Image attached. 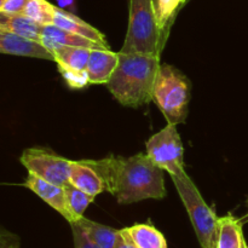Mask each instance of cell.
Listing matches in <instances>:
<instances>
[{
    "instance_id": "1",
    "label": "cell",
    "mask_w": 248,
    "mask_h": 248,
    "mask_svg": "<svg viewBox=\"0 0 248 248\" xmlns=\"http://www.w3.org/2000/svg\"><path fill=\"white\" fill-rule=\"evenodd\" d=\"M103 181L106 191L114 195L121 205L166 196L164 170L147 154L123 157L109 155L101 160H85Z\"/></svg>"
},
{
    "instance_id": "2",
    "label": "cell",
    "mask_w": 248,
    "mask_h": 248,
    "mask_svg": "<svg viewBox=\"0 0 248 248\" xmlns=\"http://www.w3.org/2000/svg\"><path fill=\"white\" fill-rule=\"evenodd\" d=\"M160 65L157 56L119 52V63L106 86L119 103L137 108L153 101Z\"/></svg>"
},
{
    "instance_id": "3",
    "label": "cell",
    "mask_w": 248,
    "mask_h": 248,
    "mask_svg": "<svg viewBox=\"0 0 248 248\" xmlns=\"http://www.w3.org/2000/svg\"><path fill=\"white\" fill-rule=\"evenodd\" d=\"M130 18L121 53L161 56L166 44L157 26L153 0H130Z\"/></svg>"
},
{
    "instance_id": "4",
    "label": "cell",
    "mask_w": 248,
    "mask_h": 248,
    "mask_svg": "<svg viewBox=\"0 0 248 248\" xmlns=\"http://www.w3.org/2000/svg\"><path fill=\"white\" fill-rule=\"evenodd\" d=\"M190 82L178 69L161 64L153 90L155 102L169 124H181L188 115Z\"/></svg>"
},
{
    "instance_id": "5",
    "label": "cell",
    "mask_w": 248,
    "mask_h": 248,
    "mask_svg": "<svg viewBox=\"0 0 248 248\" xmlns=\"http://www.w3.org/2000/svg\"><path fill=\"white\" fill-rule=\"evenodd\" d=\"M183 205L186 206L190 222L202 248H216L218 234V220L215 211L205 202L190 177L183 172L178 176H172Z\"/></svg>"
},
{
    "instance_id": "6",
    "label": "cell",
    "mask_w": 248,
    "mask_h": 248,
    "mask_svg": "<svg viewBox=\"0 0 248 248\" xmlns=\"http://www.w3.org/2000/svg\"><path fill=\"white\" fill-rule=\"evenodd\" d=\"M176 126L169 124L147 142L148 156L156 166L169 172L171 177L186 172L184 148Z\"/></svg>"
},
{
    "instance_id": "7",
    "label": "cell",
    "mask_w": 248,
    "mask_h": 248,
    "mask_svg": "<svg viewBox=\"0 0 248 248\" xmlns=\"http://www.w3.org/2000/svg\"><path fill=\"white\" fill-rule=\"evenodd\" d=\"M21 164L29 173L48 183L64 186L69 182L70 160L60 156L46 148H29L21 155Z\"/></svg>"
},
{
    "instance_id": "8",
    "label": "cell",
    "mask_w": 248,
    "mask_h": 248,
    "mask_svg": "<svg viewBox=\"0 0 248 248\" xmlns=\"http://www.w3.org/2000/svg\"><path fill=\"white\" fill-rule=\"evenodd\" d=\"M0 53L55 61L52 53L41 43L5 31H0Z\"/></svg>"
},
{
    "instance_id": "9",
    "label": "cell",
    "mask_w": 248,
    "mask_h": 248,
    "mask_svg": "<svg viewBox=\"0 0 248 248\" xmlns=\"http://www.w3.org/2000/svg\"><path fill=\"white\" fill-rule=\"evenodd\" d=\"M24 186L31 189L34 194H36L47 205H50L53 210L57 211L61 216H63L68 220V223H70L72 218H70L69 211H68L67 199H65L63 186L48 183V182L41 179L40 177L29 173V172Z\"/></svg>"
},
{
    "instance_id": "10",
    "label": "cell",
    "mask_w": 248,
    "mask_h": 248,
    "mask_svg": "<svg viewBox=\"0 0 248 248\" xmlns=\"http://www.w3.org/2000/svg\"><path fill=\"white\" fill-rule=\"evenodd\" d=\"M52 24H55V26L60 27L62 29H65L68 31L78 34L80 36H84V38L101 45L102 47L107 48V50H110L108 43H107L106 36L98 29H96L91 24L82 21L81 18L73 15L72 12L65 11V10L61 9V7L55 6V16H53Z\"/></svg>"
},
{
    "instance_id": "11",
    "label": "cell",
    "mask_w": 248,
    "mask_h": 248,
    "mask_svg": "<svg viewBox=\"0 0 248 248\" xmlns=\"http://www.w3.org/2000/svg\"><path fill=\"white\" fill-rule=\"evenodd\" d=\"M119 63V52L94 48L90 53L86 67L90 84H107Z\"/></svg>"
},
{
    "instance_id": "12",
    "label": "cell",
    "mask_w": 248,
    "mask_h": 248,
    "mask_svg": "<svg viewBox=\"0 0 248 248\" xmlns=\"http://www.w3.org/2000/svg\"><path fill=\"white\" fill-rule=\"evenodd\" d=\"M69 183L94 198L106 190L99 174L90 165H87L85 160L70 161Z\"/></svg>"
},
{
    "instance_id": "13",
    "label": "cell",
    "mask_w": 248,
    "mask_h": 248,
    "mask_svg": "<svg viewBox=\"0 0 248 248\" xmlns=\"http://www.w3.org/2000/svg\"><path fill=\"white\" fill-rule=\"evenodd\" d=\"M40 43L48 48L50 46L53 45H62V46H78V47H86L90 50H94V48H102V50H107V48L102 47L98 44L93 43V41L89 40V39L80 36L78 34L68 31L65 29L60 28V27L55 26V24H46L43 26V31H41V38Z\"/></svg>"
},
{
    "instance_id": "14",
    "label": "cell",
    "mask_w": 248,
    "mask_h": 248,
    "mask_svg": "<svg viewBox=\"0 0 248 248\" xmlns=\"http://www.w3.org/2000/svg\"><path fill=\"white\" fill-rule=\"evenodd\" d=\"M0 31L40 43L43 26L22 14H6L0 11Z\"/></svg>"
},
{
    "instance_id": "15",
    "label": "cell",
    "mask_w": 248,
    "mask_h": 248,
    "mask_svg": "<svg viewBox=\"0 0 248 248\" xmlns=\"http://www.w3.org/2000/svg\"><path fill=\"white\" fill-rule=\"evenodd\" d=\"M216 248H248L241 222L232 215H227L218 220Z\"/></svg>"
},
{
    "instance_id": "16",
    "label": "cell",
    "mask_w": 248,
    "mask_h": 248,
    "mask_svg": "<svg viewBox=\"0 0 248 248\" xmlns=\"http://www.w3.org/2000/svg\"><path fill=\"white\" fill-rule=\"evenodd\" d=\"M121 232L137 248H167L162 232L149 223L135 224L121 229Z\"/></svg>"
},
{
    "instance_id": "17",
    "label": "cell",
    "mask_w": 248,
    "mask_h": 248,
    "mask_svg": "<svg viewBox=\"0 0 248 248\" xmlns=\"http://www.w3.org/2000/svg\"><path fill=\"white\" fill-rule=\"evenodd\" d=\"M53 55L55 62L57 65L69 69L85 72L89 63L91 50L86 47H78V46H62L53 45L47 48Z\"/></svg>"
},
{
    "instance_id": "18",
    "label": "cell",
    "mask_w": 248,
    "mask_h": 248,
    "mask_svg": "<svg viewBox=\"0 0 248 248\" xmlns=\"http://www.w3.org/2000/svg\"><path fill=\"white\" fill-rule=\"evenodd\" d=\"M77 224L84 230L87 237L99 248H116L121 239L120 230L99 224L85 217L78 220Z\"/></svg>"
},
{
    "instance_id": "19",
    "label": "cell",
    "mask_w": 248,
    "mask_h": 248,
    "mask_svg": "<svg viewBox=\"0 0 248 248\" xmlns=\"http://www.w3.org/2000/svg\"><path fill=\"white\" fill-rule=\"evenodd\" d=\"M188 1L189 0H153L157 26L166 40L177 15Z\"/></svg>"
},
{
    "instance_id": "20",
    "label": "cell",
    "mask_w": 248,
    "mask_h": 248,
    "mask_svg": "<svg viewBox=\"0 0 248 248\" xmlns=\"http://www.w3.org/2000/svg\"><path fill=\"white\" fill-rule=\"evenodd\" d=\"M63 188H64L65 199H67L68 211H69L70 218H72L69 224L77 223L78 220L84 217V212L89 207L90 203L93 202L94 196L80 190L69 182Z\"/></svg>"
},
{
    "instance_id": "21",
    "label": "cell",
    "mask_w": 248,
    "mask_h": 248,
    "mask_svg": "<svg viewBox=\"0 0 248 248\" xmlns=\"http://www.w3.org/2000/svg\"><path fill=\"white\" fill-rule=\"evenodd\" d=\"M22 15L38 22L41 26L52 24L55 6L46 0H28Z\"/></svg>"
},
{
    "instance_id": "22",
    "label": "cell",
    "mask_w": 248,
    "mask_h": 248,
    "mask_svg": "<svg viewBox=\"0 0 248 248\" xmlns=\"http://www.w3.org/2000/svg\"><path fill=\"white\" fill-rule=\"evenodd\" d=\"M57 67L61 75L67 81L68 86L72 87V89H82V87L87 86L90 84L86 70L85 72H79V70L69 69V68L60 67V65H57Z\"/></svg>"
},
{
    "instance_id": "23",
    "label": "cell",
    "mask_w": 248,
    "mask_h": 248,
    "mask_svg": "<svg viewBox=\"0 0 248 248\" xmlns=\"http://www.w3.org/2000/svg\"><path fill=\"white\" fill-rule=\"evenodd\" d=\"M70 227H72L73 239H74V248H99L87 237L84 230L77 223H72Z\"/></svg>"
},
{
    "instance_id": "24",
    "label": "cell",
    "mask_w": 248,
    "mask_h": 248,
    "mask_svg": "<svg viewBox=\"0 0 248 248\" xmlns=\"http://www.w3.org/2000/svg\"><path fill=\"white\" fill-rule=\"evenodd\" d=\"M28 0H6L0 11L6 14H22Z\"/></svg>"
},
{
    "instance_id": "25",
    "label": "cell",
    "mask_w": 248,
    "mask_h": 248,
    "mask_svg": "<svg viewBox=\"0 0 248 248\" xmlns=\"http://www.w3.org/2000/svg\"><path fill=\"white\" fill-rule=\"evenodd\" d=\"M12 234H14V232H9V230H6L5 228H2L1 225H0V248H2L6 245V242L9 241L10 237L12 236Z\"/></svg>"
},
{
    "instance_id": "26",
    "label": "cell",
    "mask_w": 248,
    "mask_h": 248,
    "mask_svg": "<svg viewBox=\"0 0 248 248\" xmlns=\"http://www.w3.org/2000/svg\"><path fill=\"white\" fill-rule=\"evenodd\" d=\"M58 4V6L63 10H69V11H74L75 9V2L74 0H56Z\"/></svg>"
},
{
    "instance_id": "27",
    "label": "cell",
    "mask_w": 248,
    "mask_h": 248,
    "mask_svg": "<svg viewBox=\"0 0 248 248\" xmlns=\"http://www.w3.org/2000/svg\"><path fill=\"white\" fill-rule=\"evenodd\" d=\"M116 248H128L127 245H126L125 240L123 239V236H121L120 241H119V244H118V246H116Z\"/></svg>"
},
{
    "instance_id": "28",
    "label": "cell",
    "mask_w": 248,
    "mask_h": 248,
    "mask_svg": "<svg viewBox=\"0 0 248 248\" xmlns=\"http://www.w3.org/2000/svg\"><path fill=\"white\" fill-rule=\"evenodd\" d=\"M6 1V0H0V10H1V7H2V5H4V2Z\"/></svg>"
},
{
    "instance_id": "29",
    "label": "cell",
    "mask_w": 248,
    "mask_h": 248,
    "mask_svg": "<svg viewBox=\"0 0 248 248\" xmlns=\"http://www.w3.org/2000/svg\"><path fill=\"white\" fill-rule=\"evenodd\" d=\"M247 205H248V201H247Z\"/></svg>"
}]
</instances>
